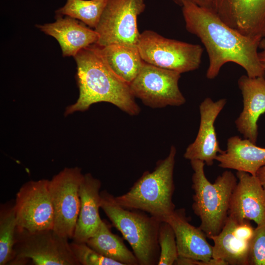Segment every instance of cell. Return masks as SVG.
Listing matches in <instances>:
<instances>
[{"label": "cell", "mask_w": 265, "mask_h": 265, "mask_svg": "<svg viewBox=\"0 0 265 265\" xmlns=\"http://www.w3.org/2000/svg\"><path fill=\"white\" fill-rule=\"evenodd\" d=\"M248 265H265V223L257 225L250 241Z\"/></svg>", "instance_id": "cell-27"}, {"label": "cell", "mask_w": 265, "mask_h": 265, "mask_svg": "<svg viewBox=\"0 0 265 265\" xmlns=\"http://www.w3.org/2000/svg\"><path fill=\"white\" fill-rule=\"evenodd\" d=\"M256 176L265 190V165L259 169Z\"/></svg>", "instance_id": "cell-30"}, {"label": "cell", "mask_w": 265, "mask_h": 265, "mask_svg": "<svg viewBox=\"0 0 265 265\" xmlns=\"http://www.w3.org/2000/svg\"><path fill=\"white\" fill-rule=\"evenodd\" d=\"M83 175L78 167H65L49 180L54 213L53 230L69 238L74 236L79 214V187Z\"/></svg>", "instance_id": "cell-9"}, {"label": "cell", "mask_w": 265, "mask_h": 265, "mask_svg": "<svg viewBox=\"0 0 265 265\" xmlns=\"http://www.w3.org/2000/svg\"><path fill=\"white\" fill-rule=\"evenodd\" d=\"M100 48L103 56L112 71L130 84L139 74L144 63L137 45L112 44Z\"/></svg>", "instance_id": "cell-21"}, {"label": "cell", "mask_w": 265, "mask_h": 265, "mask_svg": "<svg viewBox=\"0 0 265 265\" xmlns=\"http://www.w3.org/2000/svg\"><path fill=\"white\" fill-rule=\"evenodd\" d=\"M238 180L232 193L228 216L240 221L265 223V190L256 176L237 171Z\"/></svg>", "instance_id": "cell-14"}, {"label": "cell", "mask_w": 265, "mask_h": 265, "mask_svg": "<svg viewBox=\"0 0 265 265\" xmlns=\"http://www.w3.org/2000/svg\"><path fill=\"white\" fill-rule=\"evenodd\" d=\"M101 208L132 249L140 265H158V235L161 221L145 212L124 208L106 190L101 191Z\"/></svg>", "instance_id": "cell-5"}, {"label": "cell", "mask_w": 265, "mask_h": 265, "mask_svg": "<svg viewBox=\"0 0 265 265\" xmlns=\"http://www.w3.org/2000/svg\"><path fill=\"white\" fill-rule=\"evenodd\" d=\"M238 85L243 98V109L235 120L238 131L244 138L256 143L258 137L257 122L265 112V77L241 76Z\"/></svg>", "instance_id": "cell-17"}, {"label": "cell", "mask_w": 265, "mask_h": 265, "mask_svg": "<svg viewBox=\"0 0 265 265\" xmlns=\"http://www.w3.org/2000/svg\"><path fill=\"white\" fill-rule=\"evenodd\" d=\"M259 57L261 63L265 69V52L259 53Z\"/></svg>", "instance_id": "cell-31"}, {"label": "cell", "mask_w": 265, "mask_h": 265, "mask_svg": "<svg viewBox=\"0 0 265 265\" xmlns=\"http://www.w3.org/2000/svg\"><path fill=\"white\" fill-rule=\"evenodd\" d=\"M49 180H31L24 184L15 201L17 227L34 232L53 229V209Z\"/></svg>", "instance_id": "cell-11"}, {"label": "cell", "mask_w": 265, "mask_h": 265, "mask_svg": "<svg viewBox=\"0 0 265 265\" xmlns=\"http://www.w3.org/2000/svg\"><path fill=\"white\" fill-rule=\"evenodd\" d=\"M176 265H211L208 262L193 259L179 257L175 262Z\"/></svg>", "instance_id": "cell-28"}, {"label": "cell", "mask_w": 265, "mask_h": 265, "mask_svg": "<svg viewBox=\"0 0 265 265\" xmlns=\"http://www.w3.org/2000/svg\"><path fill=\"white\" fill-rule=\"evenodd\" d=\"M215 160L222 168L256 176L259 169L265 165V148L257 146L248 139L233 136L227 140L226 150L218 154Z\"/></svg>", "instance_id": "cell-20"}, {"label": "cell", "mask_w": 265, "mask_h": 265, "mask_svg": "<svg viewBox=\"0 0 265 265\" xmlns=\"http://www.w3.org/2000/svg\"><path fill=\"white\" fill-rule=\"evenodd\" d=\"M190 164L193 170L192 188L194 192L192 208L201 220L199 227L209 238L217 235L227 220L238 179L231 171L226 170L211 183L205 175L204 161L192 160Z\"/></svg>", "instance_id": "cell-4"}, {"label": "cell", "mask_w": 265, "mask_h": 265, "mask_svg": "<svg viewBox=\"0 0 265 265\" xmlns=\"http://www.w3.org/2000/svg\"><path fill=\"white\" fill-rule=\"evenodd\" d=\"M259 48L263 50V51L265 52V37L263 38L260 42Z\"/></svg>", "instance_id": "cell-32"}, {"label": "cell", "mask_w": 265, "mask_h": 265, "mask_svg": "<svg viewBox=\"0 0 265 265\" xmlns=\"http://www.w3.org/2000/svg\"><path fill=\"white\" fill-rule=\"evenodd\" d=\"M68 239L53 229L30 232L17 227L9 265H80Z\"/></svg>", "instance_id": "cell-6"}, {"label": "cell", "mask_w": 265, "mask_h": 265, "mask_svg": "<svg viewBox=\"0 0 265 265\" xmlns=\"http://www.w3.org/2000/svg\"><path fill=\"white\" fill-rule=\"evenodd\" d=\"M137 47L145 62L180 74L198 69L203 52L199 44L167 38L151 30L140 33Z\"/></svg>", "instance_id": "cell-7"}, {"label": "cell", "mask_w": 265, "mask_h": 265, "mask_svg": "<svg viewBox=\"0 0 265 265\" xmlns=\"http://www.w3.org/2000/svg\"><path fill=\"white\" fill-rule=\"evenodd\" d=\"M176 155V149L172 146L168 156L158 161L153 171L145 172L128 192L114 196L115 201L124 208L140 210L166 221L175 211L173 195Z\"/></svg>", "instance_id": "cell-3"}, {"label": "cell", "mask_w": 265, "mask_h": 265, "mask_svg": "<svg viewBox=\"0 0 265 265\" xmlns=\"http://www.w3.org/2000/svg\"><path fill=\"white\" fill-rule=\"evenodd\" d=\"M36 26L58 41L64 57H74L81 49L96 44L98 39V35L95 30L67 16L63 17L56 14L54 22L38 25Z\"/></svg>", "instance_id": "cell-18"}, {"label": "cell", "mask_w": 265, "mask_h": 265, "mask_svg": "<svg viewBox=\"0 0 265 265\" xmlns=\"http://www.w3.org/2000/svg\"><path fill=\"white\" fill-rule=\"evenodd\" d=\"M145 7L144 0H108L94 28L98 35L96 44L137 45L140 33L137 19Z\"/></svg>", "instance_id": "cell-8"}, {"label": "cell", "mask_w": 265, "mask_h": 265, "mask_svg": "<svg viewBox=\"0 0 265 265\" xmlns=\"http://www.w3.org/2000/svg\"><path fill=\"white\" fill-rule=\"evenodd\" d=\"M212 10L226 25L260 41L265 37V0H212Z\"/></svg>", "instance_id": "cell-12"}, {"label": "cell", "mask_w": 265, "mask_h": 265, "mask_svg": "<svg viewBox=\"0 0 265 265\" xmlns=\"http://www.w3.org/2000/svg\"><path fill=\"white\" fill-rule=\"evenodd\" d=\"M108 0H67L55 14L77 19L89 27L97 26Z\"/></svg>", "instance_id": "cell-24"}, {"label": "cell", "mask_w": 265, "mask_h": 265, "mask_svg": "<svg viewBox=\"0 0 265 265\" xmlns=\"http://www.w3.org/2000/svg\"><path fill=\"white\" fill-rule=\"evenodd\" d=\"M79 89L77 101L68 106L65 116L88 110L99 102L110 103L131 115H136L140 107L135 101L130 84L118 77L103 56L100 46L92 44L74 56Z\"/></svg>", "instance_id": "cell-2"}, {"label": "cell", "mask_w": 265, "mask_h": 265, "mask_svg": "<svg viewBox=\"0 0 265 265\" xmlns=\"http://www.w3.org/2000/svg\"><path fill=\"white\" fill-rule=\"evenodd\" d=\"M17 227L15 201L0 205V265H7L14 256L15 234Z\"/></svg>", "instance_id": "cell-23"}, {"label": "cell", "mask_w": 265, "mask_h": 265, "mask_svg": "<svg viewBox=\"0 0 265 265\" xmlns=\"http://www.w3.org/2000/svg\"><path fill=\"white\" fill-rule=\"evenodd\" d=\"M253 228L250 221H238L228 216L221 231L209 238L213 241L212 258L227 265H248V257Z\"/></svg>", "instance_id": "cell-13"}, {"label": "cell", "mask_w": 265, "mask_h": 265, "mask_svg": "<svg viewBox=\"0 0 265 265\" xmlns=\"http://www.w3.org/2000/svg\"><path fill=\"white\" fill-rule=\"evenodd\" d=\"M177 2L179 0H176ZM197 5L206 8L212 9V0H189Z\"/></svg>", "instance_id": "cell-29"}, {"label": "cell", "mask_w": 265, "mask_h": 265, "mask_svg": "<svg viewBox=\"0 0 265 265\" xmlns=\"http://www.w3.org/2000/svg\"><path fill=\"white\" fill-rule=\"evenodd\" d=\"M173 228L176 236L179 257L208 262L211 265H227L224 261L212 258V245L199 227L191 225L184 209L175 210L166 221Z\"/></svg>", "instance_id": "cell-16"}, {"label": "cell", "mask_w": 265, "mask_h": 265, "mask_svg": "<svg viewBox=\"0 0 265 265\" xmlns=\"http://www.w3.org/2000/svg\"><path fill=\"white\" fill-rule=\"evenodd\" d=\"M186 28L196 35L205 47L209 58L206 72L213 79L221 67L235 63L251 78L265 77V69L259 57V41L246 36L224 23L212 9L200 6L189 0H179Z\"/></svg>", "instance_id": "cell-1"}, {"label": "cell", "mask_w": 265, "mask_h": 265, "mask_svg": "<svg viewBox=\"0 0 265 265\" xmlns=\"http://www.w3.org/2000/svg\"><path fill=\"white\" fill-rule=\"evenodd\" d=\"M225 99L213 101L207 97L199 106L200 122L195 140L186 148L185 159L199 160L208 166L213 164L217 155L222 152L217 138L214 122L226 104Z\"/></svg>", "instance_id": "cell-15"}, {"label": "cell", "mask_w": 265, "mask_h": 265, "mask_svg": "<svg viewBox=\"0 0 265 265\" xmlns=\"http://www.w3.org/2000/svg\"><path fill=\"white\" fill-rule=\"evenodd\" d=\"M71 249L80 265H122L107 258L90 247L86 242L73 241Z\"/></svg>", "instance_id": "cell-26"}, {"label": "cell", "mask_w": 265, "mask_h": 265, "mask_svg": "<svg viewBox=\"0 0 265 265\" xmlns=\"http://www.w3.org/2000/svg\"><path fill=\"white\" fill-rule=\"evenodd\" d=\"M180 78L179 72L144 62L130 86L134 97L149 107L180 106L186 102L178 85Z\"/></svg>", "instance_id": "cell-10"}, {"label": "cell", "mask_w": 265, "mask_h": 265, "mask_svg": "<svg viewBox=\"0 0 265 265\" xmlns=\"http://www.w3.org/2000/svg\"><path fill=\"white\" fill-rule=\"evenodd\" d=\"M158 242L160 254L158 265H174L179 257L176 236L173 228L166 221L160 223Z\"/></svg>", "instance_id": "cell-25"}, {"label": "cell", "mask_w": 265, "mask_h": 265, "mask_svg": "<svg viewBox=\"0 0 265 265\" xmlns=\"http://www.w3.org/2000/svg\"><path fill=\"white\" fill-rule=\"evenodd\" d=\"M86 243L103 256L122 265H138V260L117 235L112 233L108 225L102 221L96 232Z\"/></svg>", "instance_id": "cell-22"}, {"label": "cell", "mask_w": 265, "mask_h": 265, "mask_svg": "<svg viewBox=\"0 0 265 265\" xmlns=\"http://www.w3.org/2000/svg\"><path fill=\"white\" fill-rule=\"evenodd\" d=\"M101 186L100 180L91 174L83 175L79 187L80 208L73 241L86 242L99 228L103 221L99 214Z\"/></svg>", "instance_id": "cell-19"}]
</instances>
